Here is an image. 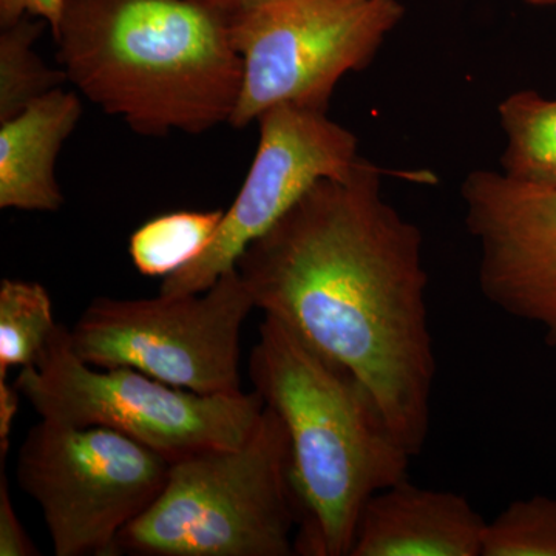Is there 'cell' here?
I'll use <instances>...</instances> for the list:
<instances>
[{
    "label": "cell",
    "mask_w": 556,
    "mask_h": 556,
    "mask_svg": "<svg viewBox=\"0 0 556 556\" xmlns=\"http://www.w3.org/2000/svg\"><path fill=\"white\" fill-rule=\"evenodd\" d=\"M362 159L316 182L236 268L265 316L345 365L369 388L401 444L426 447L437 356L422 233Z\"/></svg>",
    "instance_id": "1"
},
{
    "label": "cell",
    "mask_w": 556,
    "mask_h": 556,
    "mask_svg": "<svg viewBox=\"0 0 556 556\" xmlns=\"http://www.w3.org/2000/svg\"><path fill=\"white\" fill-rule=\"evenodd\" d=\"M68 83L146 137L229 124L243 61L211 0H65L53 31Z\"/></svg>",
    "instance_id": "2"
},
{
    "label": "cell",
    "mask_w": 556,
    "mask_h": 556,
    "mask_svg": "<svg viewBox=\"0 0 556 556\" xmlns=\"http://www.w3.org/2000/svg\"><path fill=\"white\" fill-rule=\"evenodd\" d=\"M249 376L287 427L300 511L295 555L350 556L362 508L408 478L413 456L369 388L277 318L260 324Z\"/></svg>",
    "instance_id": "3"
},
{
    "label": "cell",
    "mask_w": 556,
    "mask_h": 556,
    "mask_svg": "<svg viewBox=\"0 0 556 556\" xmlns=\"http://www.w3.org/2000/svg\"><path fill=\"white\" fill-rule=\"evenodd\" d=\"M299 521L287 427L266 405L244 444L170 464L163 492L121 532L116 554L295 555Z\"/></svg>",
    "instance_id": "4"
},
{
    "label": "cell",
    "mask_w": 556,
    "mask_h": 556,
    "mask_svg": "<svg viewBox=\"0 0 556 556\" xmlns=\"http://www.w3.org/2000/svg\"><path fill=\"white\" fill-rule=\"evenodd\" d=\"M40 419L126 434L170 464L239 447L265 412L258 391L199 394L131 368H94L78 357L70 329L56 332L38 367L14 382Z\"/></svg>",
    "instance_id": "5"
},
{
    "label": "cell",
    "mask_w": 556,
    "mask_h": 556,
    "mask_svg": "<svg viewBox=\"0 0 556 556\" xmlns=\"http://www.w3.org/2000/svg\"><path fill=\"white\" fill-rule=\"evenodd\" d=\"M404 14L397 0H260L229 13L243 61L229 126L247 129L280 104L328 112L339 80L371 64Z\"/></svg>",
    "instance_id": "6"
},
{
    "label": "cell",
    "mask_w": 556,
    "mask_h": 556,
    "mask_svg": "<svg viewBox=\"0 0 556 556\" xmlns=\"http://www.w3.org/2000/svg\"><path fill=\"white\" fill-rule=\"evenodd\" d=\"M254 299L237 268L200 294L93 300L70 329L94 368H131L199 394L241 393V327Z\"/></svg>",
    "instance_id": "7"
},
{
    "label": "cell",
    "mask_w": 556,
    "mask_h": 556,
    "mask_svg": "<svg viewBox=\"0 0 556 556\" xmlns=\"http://www.w3.org/2000/svg\"><path fill=\"white\" fill-rule=\"evenodd\" d=\"M170 463L118 431L40 419L17 456L56 556H118V536L163 492Z\"/></svg>",
    "instance_id": "8"
},
{
    "label": "cell",
    "mask_w": 556,
    "mask_h": 556,
    "mask_svg": "<svg viewBox=\"0 0 556 556\" xmlns=\"http://www.w3.org/2000/svg\"><path fill=\"white\" fill-rule=\"evenodd\" d=\"M257 121V152L217 236L195 262L164 278L160 294L207 291L316 182L343 177L362 160L356 135L321 110L274 105Z\"/></svg>",
    "instance_id": "9"
},
{
    "label": "cell",
    "mask_w": 556,
    "mask_h": 556,
    "mask_svg": "<svg viewBox=\"0 0 556 556\" xmlns=\"http://www.w3.org/2000/svg\"><path fill=\"white\" fill-rule=\"evenodd\" d=\"M460 197L467 230L481 249L482 295L508 316L543 328L556 346V189L475 170Z\"/></svg>",
    "instance_id": "10"
},
{
    "label": "cell",
    "mask_w": 556,
    "mask_h": 556,
    "mask_svg": "<svg viewBox=\"0 0 556 556\" xmlns=\"http://www.w3.org/2000/svg\"><path fill=\"white\" fill-rule=\"evenodd\" d=\"M485 525L467 497L407 478L369 497L350 556H481Z\"/></svg>",
    "instance_id": "11"
},
{
    "label": "cell",
    "mask_w": 556,
    "mask_h": 556,
    "mask_svg": "<svg viewBox=\"0 0 556 556\" xmlns=\"http://www.w3.org/2000/svg\"><path fill=\"white\" fill-rule=\"evenodd\" d=\"M80 116L78 91L60 87L0 123V207L60 211L56 161Z\"/></svg>",
    "instance_id": "12"
},
{
    "label": "cell",
    "mask_w": 556,
    "mask_h": 556,
    "mask_svg": "<svg viewBox=\"0 0 556 556\" xmlns=\"http://www.w3.org/2000/svg\"><path fill=\"white\" fill-rule=\"evenodd\" d=\"M497 115L507 137L501 172L522 185L556 189V100L517 91L501 102Z\"/></svg>",
    "instance_id": "13"
},
{
    "label": "cell",
    "mask_w": 556,
    "mask_h": 556,
    "mask_svg": "<svg viewBox=\"0 0 556 556\" xmlns=\"http://www.w3.org/2000/svg\"><path fill=\"white\" fill-rule=\"evenodd\" d=\"M225 211H178L149 219L131 233L129 254L139 274L169 277L211 247Z\"/></svg>",
    "instance_id": "14"
},
{
    "label": "cell",
    "mask_w": 556,
    "mask_h": 556,
    "mask_svg": "<svg viewBox=\"0 0 556 556\" xmlns=\"http://www.w3.org/2000/svg\"><path fill=\"white\" fill-rule=\"evenodd\" d=\"M49 291L38 281H0V378L38 367L58 328Z\"/></svg>",
    "instance_id": "15"
},
{
    "label": "cell",
    "mask_w": 556,
    "mask_h": 556,
    "mask_svg": "<svg viewBox=\"0 0 556 556\" xmlns=\"http://www.w3.org/2000/svg\"><path fill=\"white\" fill-rule=\"evenodd\" d=\"M47 22L24 16L0 33V123L20 115L31 102L60 89L64 70L51 68L35 50ZM49 27V25H47Z\"/></svg>",
    "instance_id": "16"
},
{
    "label": "cell",
    "mask_w": 556,
    "mask_h": 556,
    "mask_svg": "<svg viewBox=\"0 0 556 556\" xmlns=\"http://www.w3.org/2000/svg\"><path fill=\"white\" fill-rule=\"evenodd\" d=\"M481 556H556V497L514 501L482 535Z\"/></svg>",
    "instance_id": "17"
},
{
    "label": "cell",
    "mask_w": 556,
    "mask_h": 556,
    "mask_svg": "<svg viewBox=\"0 0 556 556\" xmlns=\"http://www.w3.org/2000/svg\"><path fill=\"white\" fill-rule=\"evenodd\" d=\"M38 547L33 544L20 517L11 503L9 482L5 475L0 473V556H35Z\"/></svg>",
    "instance_id": "18"
},
{
    "label": "cell",
    "mask_w": 556,
    "mask_h": 556,
    "mask_svg": "<svg viewBox=\"0 0 556 556\" xmlns=\"http://www.w3.org/2000/svg\"><path fill=\"white\" fill-rule=\"evenodd\" d=\"M64 5L65 0H0V27L31 16L46 21L53 31L60 24Z\"/></svg>",
    "instance_id": "19"
},
{
    "label": "cell",
    "mask_w": 556,
    "mask_h": 556,
    "mask_svg": "<svg viewBox=\"0 0 556 556\" xmlns=\"http://www.w3.org/2000/svg\"><path fill=\"white\" fill-rule=\"evenodd\" d=\"M20 391L0 378V457L5 456L10 450V433L13 419L20 408Z\"/></svg>",
    "instance_id": "20"
},
{
    "label": "cell",
    "mask_w": 556,
    "mask_h": 556,
    "mask_svg": "<svg viewBox=\"0 0 556 556\" xmlns=\"http://www.w3.org/2000/svg\"><path fill=\"white\" fill-rule=\"evenodd\" d=\"M211 2L218 5L219 9L228 11V13H233V11L244 9V7L257 3L260 0H211Z\"/></svg>",
    "instance_id": "21"
},
{
    "label": "cell",
    "mask_w": 556,
    "mask_h": 556,
    "mask_svg": "<svg viewBox=\"0 0 556 556\" xmlns=\"http://www.w3.org/2000/svg\"><path fill=\"white\" fill-rule=\"evenodd\" d=\"M527 2L532 3V5H540V7L556 5V0H527Z\"/></svg>",
    "instance_id": "22"
}]
</instances>
